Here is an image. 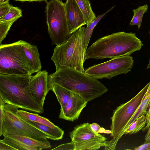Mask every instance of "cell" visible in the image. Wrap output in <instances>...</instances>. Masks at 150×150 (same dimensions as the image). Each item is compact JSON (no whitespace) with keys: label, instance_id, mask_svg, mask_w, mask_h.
<instances>
[{"label":"cell","instance_id":"obj_1","mask_svg":"<svg viewBox=\"0 0 150 150\" xmlns=\"http://www.w3.org/2000/svg\"><path fill=\"white\" fill-rule=\"evenodd\" d=\"M48 88L57 84L83 97L87 102L106 93L107 88L97 79L73 69L62 68L48 76Z\"/></svg>","mask_w":150,"mask_h":150},{"label":"cell","instance_id":"obj_2","mask_svg":"<svg viewBox=\"0 0 150 150\" xmlns=\"http://www.w3.org/2000/svg\"><path fill=\"white\" fill-rule=\"evenodd\" d=\"M143 44L135 33L119 32L97 39L86 50L85 60L111 59L130 56Z\"/></svg>","mask_w":150,"mask_h":150},{"label":"cell","instance_id":"obj_3","mask_svg":"<svg viewBox=\"0 0 150 150\" xmlns=\"http://www.w3.org/2000/svg\"><path fill=\"white\" fill-rule=\"evenodd\" d=\"M31 76L0 74V98L6 104L41 114L43 108L36 101L30 91Z\"/></svg>","mask_w":150,"mask_h":150},{"label":"cell","instance_id":"obj_4","mask_svg":"<svg viewBox=\"0 0 150 150\" xmlns=\"http://www.w3.org/2000/svg\"><path fill=\"white\" fill-rule=\"evenodd\" d=\"M85 28L81 27L68 39L56 46L51 58L56 70L67 68L85 72L83 64L86 50L84 40Z\"/></svg>","mask_w":150,"mask_h":150},{"label":"cell","instance_id":"obj_5","mask_svg":"<svg viewBox=\"0 0 150 150\" xmlns=\"http://www.w3.org/2000/svg\"><path fill=\"white\" fill-rule=\"evenodd\" d=\"M22 40L0 45V74L29 75L33 73L24 51Z\"/></svg>","mask_w":150,"mask_h":150},{"label":"cell","instance_id":"obj_6","mask_svg":"<svg viewBox=\"0 0 150 150\" xmlns=\"http://www.w3.org/2000/svg\"><path fill=\"white\" fill-rule=\"evenodd\" d=\"M149 83L136 95L127 102L122 104L113 111L111 118L110 134L112 139L106 141L105 150H115L119 140L123 136V130L140 103L147 90Z\"/></svg>","mask_w":150,"mask_h":150},{"label":"cell","instance_id":"obj_7","mask_svg":"<svg viewBox=\"0 0 150 150\" xmlns=\"http://www.w3.org/2000/svg\"><path fill=\"white\" fill-rule=\"evenodd\" d=\"M46 2V23L52 44L59 45L68 39L72 34L69 30L64 3L60 0Z\"/></svg>","mask_w":150,"mask_h":150},{"label":"cell","instance_id":"obj_8","mask_svg":"<svg viewBox=\"0 0 150 150\" xmlns=\"http://www.w3.org/2000/svg\"><path fill=\"white\" fill-rule=\"evenodd\" d=\"M18 108L6 104L5 115L3 120L2 132L4 137L7 135L25 136L35 139H52L49 135L29 124L17 114Z\"/></svg>","mask_w":150,"mask_h":150},{"label":"cell","instance_id":"obj_9","mask_svg":"<svg viewBox=\"0 0 150 150\" xmlns=\"http://www.w3.org/2000/svg\"><path fill=\"white\" fill-rule=\"evenodd\" d=\"M134 62L130 55L122 56L94 65L86 69L84 72L96 79H110L118 75L126 74L131 71Z\"/></svg>","mask_w":150,"mask_h":150},{"label":"cell","instance_id":"obj_10","mask_svg":"<svg viewBox=\"0 0 150 150\" xmlns=\"http://www.w3.org/2000/svg\"><path fill=\"white\" fill-rule=\"evenodd\" d=\"M69 134L74 144V150L98 149L105 146L107 139L94 131L88 122L75 126Z\"/></svg>","mask_w":150,"mask_h":150},{"label":"cell","instance_id":"obj_11","mask_svg":"<svg viewBox=\"0 0 150 150\" xmlns=\"http://www.w3.org/2000/svg\"><path fill=\"white\" fill-rule=\"evenodd\" d=\"M0 142L8 144L16 150H40L51 147L50 142L46 138L37 139L25 136L7 135Z\"/></svg>","mask_w":150,"mask_h":150},{"label":"cell","instance_id":"obj_12","mask_svg":"<svg viewBox=\"0 0 150 150\" xmlns=\"http://www.w3.org/2000/svg\"><path fill=\"white\" fill-rule=\"evenodd\" d=\"M48 76L47 71L40 70L35 75L31 76L30 82V90L33 97L43 108L46 96L49 91Z\"/></svg>","mask_w":150,"mask_h":150},{"label":"cell","instance_id":"obj_13","mask_svg":"<svg viewBox=\"0 0 150 150\" xmlns=\"http://www.w3.org/2000/svg\"><path fill=\"white\" fill-rule=\"evenodd\" d=\"M88 103L80 96L74 93L66 106L61 107L59 118L71 121L77 120Z\"/></svg>","mask_w":150,"mask_h":150},{"label":"cell","instance_id":"obj_14","mask_svg":"<svg viewBox=\"0 0 150 150\" xmlns=\"http://www.w3.org/2000/svg\"><path fill=\"white\" fill-rule=\"evenodd\" d=\"M64 5L69 31L72 34L87 23L75 0H66Z\"/></svg>","mask_w":150,"mask_h":150},{"label":"cell","instance_id":"obj_15","mask_svg":"<svg viewBox=\"0 0 150 150\" xmlns=\"http://www.w3.org/2000/svg\"><path fill=\"white\" fill-rule=\"evenodd\" d=\"M22 44L25 54L31 66L33 73L41 70L42 64L37 47L23 40Z\"/></svg>","mask_w":150,"mask_h":150},{"label":"cell","instance_id":"obj_16","mask_svg":"<svg viewBox=\"0 0 150 150\" xmlns=\"http://www.w3.org/2000/svg\"><path fill=\"white\" fill-rule=\"evenodd\" d=\"M26 121L30 124L50 136L52 140H59L62 139L63 137L64 131L58 127L57 128H53L31 121Z\"/></svg>","mask_w":150,"mask_h":150},{"label":"cell","instance_id":"obj_17","mask_svg":"<svg viewBox=\"0 0 150 150\" xmlns=\"http://www.w3.org/2000/svg\"><path fill=\"white\" fill-rule=\"evenodd\" d=\"M17 114L20 117L25 121L30 120L38 122L53 128L58 127L47 119L37 114L32 113L24 110L18 109L17 111Z\"/></svg>","mask_w":150,"mask_h":150},{"label":"cell","instance_id":"obj_18","mask_svg":"<svg viewBox=\"0 0 150 150\" xmlns=\"http://www.w3.org/2000/svg\"><path fill=\"white\" fill-rule=\"evenodd\" d=\"M51 90L55 95L61 107L66 106L74 93L57 84L53 85Z\"/></svg>","mask_w":150,"mask_h":150},{"label":"cell","instance_id":"obj_19","mask_svg":"<svg viewBox=\"0 0 150 150\" xmlns=\"http://www.w3.org/2000/svg\"><path fill=\"white\" fill-rule=\"evenodd\" d=\"M82 11L87 25L96 18L89 0H75Z\"/></svg>","mask_w":150,"mask_h":150},{"label":"cell","instance_id":"obj_20","mask_svg":"<svg viewBox=\"0 0 150 150\" xmlns=\"http://www.w3.org/2000/svg\"><path fill=\"white\" fill-rule=\"evenodd\" d=\"M146 123L145 115H143L136 119L128 127L124 134H134L139 131L144 127Z\"/></svg>","mask_w":150,"mask_h":150},{"label":"cell","instance_id":"obj_21","mask_svg":"<svg viewBox=\"0 0 150 150\" xmlns=\"http://www.w3.org/2000/svg\"><path fill=\"white\" fill-rule=\"evenodd\" d=\"M114 7V6H113L111 8L103 14L99 15L96 19L85 28L84 33V45L86 49L87 48L94 28L101 19Z\"/></svg>","mask_w":150,"mask_h":150},{"label":"cell","instance_id":"obj_22","mask_svg":"<svg viewBox=\"0 0 150 150\" xmlns=\"http://www.w3.org/2000/svg\"><path fill=\"white\" fill-rule=\"evenodd\" d=\"M148 7V6L146 4L133 9V16L129 24L131 25H136L138 26V29H139L141 27L143 15L147 11Z\"/></svg>","mask_w":150,"mask_h":150},{"label":"cell","instance_id":"obj_23","mask_svg":"<svg viewBox=\"0 0 150 150\" xmlns=\"http://www.w3.org/2000/svg\"><path fill=\"white\" fill-rule=\"evenodd\" d=\"M22 16L21 10L18 7L11 6L8 13L4 17L0 18V22L17 20Z\"/></svg>","mask_w":150,"mask_h":150},{"label":"cell","instance_id":"obj_24","mask_svg":"<svg viewBox=\"0 0 150 150\" xmlns=\"http://www.w3.org/2000/svg\"><path fill=\"white\" fill-rule=\"evenodd\" d=\"M16 20L0 22V43L6 37L11 27Z\"/></svg>","mask_w":150,"mask_h":150},{"label":"cell","instance_id":"obj_25","mask_svg":"<svg viewBox=\"0 0 150 150\" xmlns=\"http://www.w3.org/2000/svg\"><path fill=\"white\" fill-rule=\"evenodd\" d=\"M11 6L9 2L0 4V18L4 17L8 13Z\"/></svg>","mask_w":150,"mask_h":150},{"label":"cell","instance_id":"obj_26","mask_svg":"<svg viewBox=\"0 0 150 150\" xmlns=\"http://www.w3.org/2000/svg\"><path fill=\"white\" fill-rule=\"evenodd\" d=\"M74 143L71 141L70 143L64 144L59 145L51 150H74Z\"/></svg>","mask_w":150,"mask_h":150},{"label":"cell","instance_id":"obj_27","mask_svg":"<svg viewBox=\"0 0 150 150\" xmlns=\"http://www.w3.org/2000/svg\"><path fill=\"white\" fill-rule=\"evenodd\" d=\"M6 103L0 98V136L2 135V129L3 120L4 118L5 114L4 107Z\"/></svg>","mask_w":150,"mask_h":150},{"label":"cell","instance_id":"obj_28","mask_svg":"<svg viewBox=\"0 0 150 150\" xmlns=\"http://www.w3.org/2000/svg\"><path fill=\"white\" fill-rule=\"evenodd\" d=\"M135 150H150V140L145 141L142 144L135 148Z\"/></svg>","mask_w":150,"mask_h":150},{"label":"cell","instance_id":"obj_29","mask_svg":"<svg viewBox=\"0 0 150 150\" xmlns=\"http://www.w3.org/2000/svg\"><path fill=\"white\" fill-rule=\"evenodd\" d=\"M145 115L146 119V123L145 127L142 129L143 131L148 130L150 126V103Z\"/></svg>","mask_w":150,"mask_h":150},{"label":"cell","instance_id":"obj_30","mask_svg":"<svg viewBox=\"0 0 150 150\" xmlns=\"http://www.w3.org/2000/svg\"><path fill=\"white\" fill-rule=\"evenodd\" d=\"M0 150H16L10 145L0 142Z\"/></svg>","mask_w":150,"mask_h":150},{"label":"cell","instance_id":"obj_31","mask_svg":"<svg viewBox=\"0 0 150 150\" xmlns=\"http://www.w3.org/2000/svg\"><path fill=\"white\" fill-rule=\"evenodd\" d=\"M90 125L92 129L95 132L99 133L100 130L101 128L100 126L97 123H93L90 124Z\"/></svg>","mask_w":150,"mask_h":150},{"label":"cell","instance_id":"obj_32","mask_svg":"<svg viewBox=\"0 0 150 150\" xmlns=\"http://www.w3.org/2000/svg\"><path fill=\"white\" fill-rule=\"evenodd\" d=\"M145 141L150 140V126L148 129V132L145 136Z\"/></svg>","mask_w":150,"mask_h":150},{"label":"cell","instance_id":"obj_33","mask_svg":"<svg viewBox=\"0 0 150 150\" xmlns=\"http://www.w3.org/2000/svg\"><path fill=\"white\" fill-rule=\"evenodd\" d=\"M15 1H19L22 2L26 1L33 2V1H46L47 0H14Z\"/></svg>","mask_w":150,"mask_h":150},{"label":"cell","instance_id":"obj_34","mask_svg":"<svg viewBox=\"0 0 150 150\" xmlns=\"http://www.w3.org/2000/svg\"><path fill=\"white\" fill-rule=\"evenodd\" d=\"M105 131V129L103 127H101L99 133H104Z\"/></svg>","mask_w":150,"mask_h":150},{"label":"cell","instance_id":"obj_35","mask_svg":"<svg viewBox=\"0 0 150 150\" xmlns=\"http://www.w3.org/2000/svg\"><path fill=\"white\" fill-rule=\"evenodd\" d=\"M10 0H0V4L9 2Z\"/></svg>","mask_w":150,"mask_h":150},{"label":"cell","instance_id":"obj_36","mask_svg":"<svg viewBox=\"0 0 150 150\" xmlns=\"http://www.w3.org/2000/svg\"><path fill=\"white\" fill-rule=\"evenodd\" d=\"M112 132L111 130H105L104 133L105 134H111V133Z\"/></svg>","mask_w":150,"mask_h":150},{"label":"cell","instance_id":"obj_37","mask_svg":"<svg viewBox=\"0 0 150 150\" xmlns=\"http://www.w3.org/2000/svg\"><path fill=\"white\" fill-rule=\"evenodd\" d=\"M149 68H150V58L149 59V63L147 65V69H149Z\"/></svg>","mask_w":150,"mask_h":150},{"label":"cell","instance_id":"obj_38","mask_svg":"<svg viewBox=\"0 0 150 150\" xmlns=\"http://www.w3.org/2000/svg\"><path fill=\"white\" fill-rule=\"evenodd\" d=\"M149 34H150V30H149Z\"/></svg>","mask_w":150,"mask_h":150}]
</instances>
